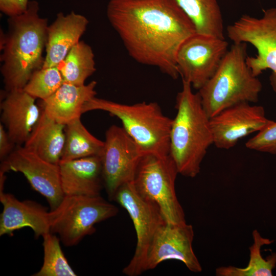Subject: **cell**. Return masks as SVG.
Returning <instances> with one entry per match:
<instances>
[{"mask_svg":"<svg viewBox=\"0 0 276 276\" xmlns=\"http://www.w3.org/2000/svg\"><path fill=\"white\" fill-rule=\"evenodd\" d=\"M106 15L134 60L178 77L177 51L196 30L176 0H109Z\"/></svg>","mask_w":276,"mask_h":276,"instance_id":"obj_1","label":"cell"},{"mask_svg":"<svg viewBox=\"0 0 276 276\" xmlns=\"http://www.w3.org/2000/svg\"><path fill=\"white\" fill-rule=\"evenodd\" d=\"M39 11L38 3L30 1L24 13L9 17L8 32L1 34V73L6 91L23 89L43 66L49 25Z\"/></svg>","mask_w":276,"mask_h":276,"instance_id":"obj_2","label":"cell"},{"mask_svg":"<svg viewBox=\"0 0 276 276\" xmlns=\"http://www.w3.org/2000/svg\"><path fill=\"white\" fill-rule=\"evenodd\" d=\"M181 90L176 98L175 117L172 120L169 154L178 173L193 178L200 171L201 164L214 144L210 118L203 107L198 92L182 79Z\"/></svg>","mask_w":276,"mask_h":276,"instance_id":"obj_3","label":"cell"},{"mask_svg":"<svg viewBox=\"0 0 276 276\" xmlns=\"http://www.w3.org/2000/svg\"><path fill=\"white\" fill-rule=\"evenodd\" d=\"M247 43H234L214 75L198 90L210 118L234 105L258 101L262 85L246 62Z\"/></svg>","mask_w":276,"mask_h":276,"instance_id":"obj_4","label":"cell"},{"mask_svg":"<svg viewBox=\"0 0 276 276\" xmlns=\"http://www.w3.org/2000/svg\"><path fill=\"white\" fill-rule=\"evenodd\" d=\"M95 110L106 111L120 119L122 127L144 154L169 155L173 119L163 113L157 103L126 104L95 97L85 103L82 113Z\"/></svg>","mask_w":276,"mask_h":276,"instance_id":"obj_5","label":"cell"},{"mask_svg":"<svg viewBox=\"0 0 276 276\" xmlns=\"http://www.w3.org/2000/svg\"><path fill=\"white\" fill-rule=\"evenodd\" d=\"M118 211L101 195H64L59 205L50 211V232L57 234L65 246H75L94 233L96 224L115 216Z\"/></svg>","mask_w":276,"mask_h":276,"instance_id":"obj_6","label":"cell"},{"mask_svg":"<svg viewBox=\"0 0 276 276\" xmlns=\"http://www.w3.org/2000/svg\"><path fill=\"white\" fill-rule=\"evenodd\" d=\"M179 174L169 155L144 154L137 166L133 183L144 198L155 204L168 223H186L183 210L176 194L175 180Z\"/></svg>","mask_w":276,"mask_h":276,"instance_id":"obj_7","label":"cell"},{"mask_svg":"<svg viewBox=\"0 0 276 276\" xmlns=\"http://www.w3.org/2000/svg\"><path fill=\"white\" fill-rule=\"evenodd\" d=\"M226 32L234 43H248L256 48L257 54L247 56V64L256 77L270 69V83L276 93V8L263 10L259 18L242 15Z\"/></svg>","mask_w":276,"mask_h":276,"instance_id":"obj_8","label":"cell"},{"mask_svg":"<svg viewBox=\"0 0 276 276\" xmlns=\"http://www.w3.org/2000/svg\"><path fill=\"white\" fill-rule=\"evenodd\" d=\"M113 200L129 214L136 234L134 255L123 273L128 276L142 274L143 266L150 245L158 228L167 222L158 207L142 197L136 191L133 182L125 183L117 191Z\"/></svg>","mask_w":276,"mask_h":276,"instance_id":"obj_9","label":"cell"},{"mask_svg":"<svg viewBox=\"0 0 276 276\" xmlns=\"http://www.w3.org/2000/svg\"><path fill=\"white\" fill-rule=\"evenodd\" d=\"M100 156L103 185L113 200L122 185L133 182L140 161L144 155L137 143L122 127L111 125L105 132Z\"/></svg>","mask_w":276,"mask_h":276,"instance_id":"obj_10","label":"cell"},{"mask_svg":"<svg viewBox=\"0 0 276 276\" xmlns=\"http://www.w3.org/2000/svg\"><path fill=\"white\" fill-rule=\"evenodd\" d=\"M225 39L196 33L179 47L176 62L179 76L200 89L214 75L228 51Z\"/></svg>","mask_w":276,"mask_h":276,"instance_id":"obj_11","label":"cell"},{"mask_svg":"<svg viewBox=\"0 0 276 276\" xmlns=\"http://www.w3.org/2000/svg\"><path fill=\"white\" fill-rule=\"evenodd\" d=\"M9 171L21 173L32 188L45 198L51 211L55 209L64 197L59 165L47 161L24 146H16L1 161L0 172Z\"/></svg>","mask_w":276,"mask_h":276,"instance_id":"obj_12","label":"cell"},{"mask_svg":"<svg viewBox=\"0 0 276 276\" xmlns=\"http://www.w3.org/2000/svg\"><path fill=\"white\" fill-rule=\"evenodd\" d=\"M194 233L192 225L187 223H165L157 231L148 249L143 271L155 268L168 260L181 261L193 272H200L202 267L192 247Z\"/></svg>","mask_w":276,"mask_h":276,"instance_id":"obj_13","label":"cell"},{"mask_svg":"<svg viewBox=\"0 0 276 276\" xmlns=\"http://www.w3.org/2000/svg\"><path fill=\"white\" fill-rule=\"evenodd\" d=\"M269 121L263 107L248 102L228 107L210 118L215 146L229 149L251 133L261 130Z\"/></svg>","mask_w":276,"mask_h":276,"instance_id":"obj_14","label":"cell"},{"mask_svg":"<svg viewBox=\"0 0 276 276\" xmlns=\"http://www.w3.org/2000/svg\"><path fill=\"white\" fill-rule=\"evenodd\" d=\"M0 188V201L3 211L0 217V236L12 235L17 230L28 227L38 238L50 232V211L38 202L20 201L13 194Z\"/></svg>","mask_w":276,"mask_h":276,"instance_id":"obj_15","label":"cell"},{"mask_svg":"<svg viewBox=\"0 0 276 276\" xmlns=\"http://www.w3.org/2000/svg\"><path fill=\"white\" fill-rule=\"evenodd\" d=\"M35 98L24 89L6 91L0 104L1 122L16 146L24 145L42 111Z\"/></svg>","mask_w":276,"mask_h":276,"instance_id":"obj_16","label":"cell"},{"mask_svg":"<svg viewBox=\"0 0 276 276\" xmlns=\"http://www.w3.org/2000/svg\"><path fill=\"white\" fill-rule=\"evenodd\" d=\"M89 24L84 15L71 11L58 13L48 27L45 55L42 67L58 66L80 41Z\"/></svg>","mask_w":276,"mask_h":276,"instance_id":"obj_17","label":"cell"},{"mask_svg":"<svg viewBox=\"0 0 276 276\" xmlns=\"http://www.w3.org/2000/svg\"><path fill=\"white\" fill-rule=\"evenodd\" d=\"M59 167L64 195H100L103 184L100 156L61 162Z\"/></svg>","mask_w":276,"mask_h":276,"instance_id":"obj_18","label":"cell"},{"mask_svg":"<svg viewBox=\"0 0 276 276\" xmlns=\"http://www.w3.org/2000/svg\"><path fill=\"white\" fill-rule=\"evenodd\" d=\"M97 82L76 85L63 82L50 97L41 100V108L53 120L66 125L80 118L86 102L96 97Z\"/></svg>","mask_w":276,"mask_h":276,"instance_id":"obj_19","label":"cell"},{"mask_svg":"<svg viewBox=\"0 0 276 276\" xmlns=\"http://www.w3.org/2000/svg\"><path fill=\"white\" fill-rule=\"evenodd\" d=\"M65 125L50 118L42 109L24 146L47 161L59 165L65 144Z\"/></svg>","mask_w":276,"mask_h":276,"instance_id":"obj_20","label":"cell"},{"mask_svg":"<svg viewBox=\"0 0 276 276\" xmlns=\"http://www.w3.org/2000/svg\"><path fill=\"white\" fill-rule=\"evenodd\" d=\"M176 1L194 24L196 33L225 39L223 18L217 0Z\"/></svg>","mask_w":276,"mask_h":276,"instance_id":"obj_21","label":"cell"},{"mask_svg":"<svg viewBox=\"0 0 276 276\" xmlns=\"http://www.w3.org/2000/svg\"><path fill=\"white\" fill-rule=\"evenodd\" d=\"M65 141L60 162L92 156H100L104 142L94 136L80 118L65 125Z\"/></svg>","mask_w":276,"mask_h":276,"instance_id":"obj_22","label":"cell"},{"mask_svg":"<svg viewBox=\"0 0 276 276\" xmlns=\"http://www.w3.org/2000/svg\"><path fill=\"white\" fill-rule=\"evenodd\" d=\"M253 243L249 247V260L244 268L234 266H220L216 269L217 276H271L272 271L276 266V253H272L266 259L261 255V247L273 242L261 236L259 232L255 229L252 233Z\"/></svg>","mask_w":276,"mask_h":276,"instance_id":"obj_23","label":"cell"},{"mask_svg":"<svg viewBox=\"0 0 276 276\" xmlns=\"http://www.w3.org/2000/svg\"><path fill=\"white\" fill-rule=\"evenodd\" d=\"M64 82L76 85L85 84L96 71L95 55L90 45L80 41L58 65Z\"/></svg>","mask_w":276,"mask_h":276,"instance_id":"obj_24","label":"cell"},{"mask_svg":"<svg viewBox=\"0 0 276 276\" xmlns=\"http://www.w3.org/2000/svg\"><path fill=\"white\" fill-rule=\"evenodd\" d=\"M43 261L40 270L34 276H75L60 245V239L49 232L42 236Z\"/></svg>","mask_w":276,"mask_h":276,"instance_id":"obj_25","label":"cell"},{"mask_svg":"<svg viewBox=\"0 0 276 276\" xmlns=\"http://www.w3.org/2000/svg\"><path fill=\"white\" fill-rule=\"evenodd\" d=\"M64 82L57 66L35 71L23 88L35 99L44 100L52 95Z\"/></svg>","mask_w":276,"mask_h":276,"instance_id":"obj_26","label":"cell"},{"mask_svg":"<svg viewBox=\"0 0 276 276\" xmlns=\"http://www.w3.org/2000/svg\"><path fill=\"white\" fill-rule=\"evenodd\" d=\"M247 148L259 152L276 154V122L268 123L245 144Z\"/></svg>","mask_w":276,"mask_h":276,"instance_id":"obj_27","label":"cell"},{"mask_svg":"<svg viewBox=\"0 0 276 276\" xmlns=\"http://www.w3.org/2000/svg\"><path fill=\"white\" fill-rule=\"evenodd\" d=\"M29 0H0V10L9 17L24 13L28 9Z\"/></svg>","mask_w":276,"mask_h":276,"instance_id":"obj_28","label":"cell"},{"mask_svg":"<svg viewBox=\"0 0 276 276\" xmlns=\"http://www.w3.org/2000/svg\"><path fill=\"white\" fill-rule=\"evenodd\" d=\"M16 145L11 141L4 125L0 124V159L6 158L15 149Z\"/></svg>","mask_w":276,"mask_h":276,"instance_id":"obj_29","label":"cell"}]
</instances>
